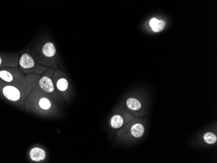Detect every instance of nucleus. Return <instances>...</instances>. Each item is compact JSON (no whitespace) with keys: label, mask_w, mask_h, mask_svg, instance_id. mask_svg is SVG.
<instances>
[{"label":"nucleus","mask_w":217,"mask_h":163,"mask_svg":"<svg viewBox=\"0 0 217 163\" xmlns=\"http://www.w3.org/2000/svg\"><path fill=\"white\" fill-rule=\"evenodd\" d=\"M3 94L6 98L12 101H18L21 98L20 91L14 86L7 85L3 87Z\"/></svg>","instance_id":"obj_1"},{"label":"nucleus","mask_w":217,"mask_h":163,"mask_svg":"<svg viewBox=\"0 0 217 163\" xmlns=\"http://www.w3.org/2000/svg\"><path fill=\"white\" fill-rule=\"evenodd\" d=\"M19 64L22 68L26 70L33 68L35 66L33 58L28 53L23 54L20 59Z\"/></svg>","instance_id":"obj_2"},{"label":"nucleus","mask_w":217,"mask_h":163,"mask_svg":"<svg viewBox=\"0 0 217 163\" xmlns=\"http://www.w3.org/2000/svg\"><path fill=\"white\" fill-rule=\"evenodd\" d=\"M29 156L31 159L35 162H39L43 161L46 157L44 150L38 147L33 148L29 152Z\"/></svg>","instance_id":"obj_3"},{"label":"nucleus","mask_w":217,"mask_h":163,"mask_svg":"<svg viewBox=\"0 0 217 163\" xmlns=\"http://www.w3.org/2000/svg\"><path fill=\"white\" fill-rule=\"evenodd\" d=\"M39 85L46 92L51 93L54 91V86L52 80L47 76H43L41 78L39 81Z\"/></svg>","instance_id":"obj_4"},{"label":"nucleus","mask_w":217,"mask_h":163,"mask_svg":"<svg viewBox=\"0 0 217 163\" xmlns=\"http://www.w3.org/2000/svg\"><path fill=\"white\" fill-rule=\"evenodd\" d=\"M42 53L46 57H53L56 54L55 46L51 42H46L42 48Z\"/></svg>","instance_id":"obj_5"},{"label":"nucleus","mask_w":217,"mask_h":163,"mask_svg":"<svg viewBox=\"0 0 217 163\" xmlns=\"http://www.w3.org/2000/svg\"><path fill=\"white\" fill-rule=\"evenodd\" d=\"M149 26L154 32L159 33L162 31L165 27L166 23L162 20H158L157 18H152L149 21Z\"/></svg>","instance_id":"obj_6"},{"label":"nucleus","mask_w":217,"mask_h":163,"mask_svg":"<svg viewBox=\"0 0 217 163\" xmlns=\"http://www.w3.org/2000/svg\"><path fill=\"white\" fill-rule=\"evenodd\" d=\"M131 132L133 136L137 138H139L142 137V135L144 134V127L141 124H135L134 125L132 126Z\"/></svg>","instance_id":"obj_7"},{"label":"nucleus","mask_w":217,"mask_h":163,"mask_svg":"<svg viewBox=\"0 0 217 163\" xmlns=\"http://www.w3.org/2000/svg\"><path fill=\"white\" fill-rule=\"evenodd\" d=\"M126 104H127L128 108L133 111H137L140 109L141 107V104L139 101L135 98H129L127 100Z\"/></svg>","instance_id":"obj_8"},{"label":"nucleus","mask_w":217,"mask_h":163,"mask_svg":"<svg viewBox=\"0 0 217 163\" xmlns=\"http://www.w3.org/2000/svg\"><path fill=\"white\" fill-rule=\"evenodd\" d=\"M123 122H124V120L121 116L114 115L111 119V124L112 128L114 129H118V128H120V127H122V125H123Z\"/></svg>","instance_id":"obj_9"},{"label":"nucleus","mask_w":217,"mask_h":163,"mask_svg":"<svg viewBox=\"0 0 217 163\" xmlns=\"http://www.w3.org/2000/svg\"><path fill=\"white\" fill-rule=\"evenodd\" d=\"M0 78L5 82L10 83L13 81L14 79V76L11 72L7 70H1L0 71Z\"/></svg>","instance_id":"obj_10"},{"label":"nucleus","mask_w":217,"mask_h":163,"mask_svg":"<svg viewBox=\"0 0 217 163\" xmlns=\"http://www.w3.org/2000/svg\"><path fill=\"white\" fill-rule=\"evenodd\" d=\"M57 87L60 91H65L68 88V82L64 78H61L57 82Z\"/></svg>","instance_id":"obj_11"},{"label":"nucleus","mask_w":217,"mask_h":163,"mask_svg":"<svg viewBox=\"0 0 217 163\" xmlns=\"http://www.w3.org/2000/svg\"><path fill=\"white\" fill-rule=\"evenodd\" d=\"M204 141L209 144H213L216 142V136L212 132H207L203 136Z\"/></svg>","instance_id":"obj_12"},{"label":"nucleus","mask_w":217,"mask_h":163,"mask_svg":"<svg viewBox=\"0 0 217 163\" xmlns=\"http://www.w3.org/2000/svg\"><path fill=\"white\" fill-rule=\"evenodd\" d=\"M39 106L41 108H43L44 110H48L50 109L51 107V104L50 101L46 98H42L39 102Z\"/></svg>","instance_id":"obj_13"},{"label":"nucleus","mask_w":217,"mask_h":163,"mask_svg":"<svg viewBox=\"0 0 217 163\" xmlns=\"http://www.w3.org/2000/svg\"><path fill=\"white\" fill-rule=\"evenodd\" d=\"M2 57H0V66L2 65Z\"/></svg>","instance_id":"obj_14"}]
</instances>
